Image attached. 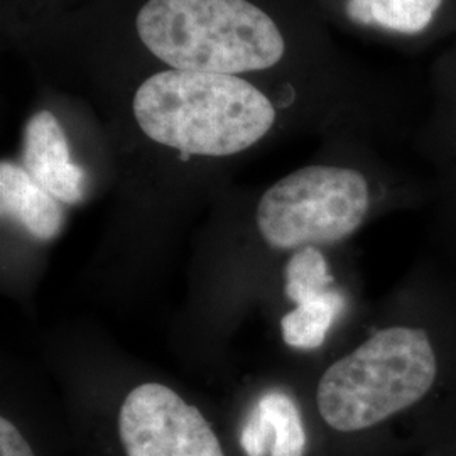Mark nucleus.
<instances>
[{
    "mask_svg": "<svg viewBox=\"0 0 456 456\" xmlns=\"http://www.w3.org/2000/svg\"><path fill=\"white\" fill-rule=\"evenodd\" d=\"M313 411L326 440L374 446L456 428V261L416 262L380 322L318 375Z\"/></svg>",
    "mask_w": 456,
    "mask_h": 456,
    "instance_id": "f257e3e1",
    "label": "nucleus"
},
{
    "mask_svg": "<svg viewBox=\"0 0 456 456\" xmlns=\"http://www.w3.org/2000/svg\"><path fill=\"white\" fill-rule=\"evenodd\" d=\"M433 201V181L418 173L379 183L357 166L308 164L265 190L256 224L265 244L291 254L345 244L380 208H418Z\"/></svg>",
    "mask_w": 456,
    "mask_h": 456,
    "instance_id": "f03ea898",
    "label": "nucleus"
},
{
    "mask_svg": "<svg viewBox=\"0 0 456 456\" xmlns=\"http://www.w3.org/2000/svg\"><path fill=\"white\" fill-rule=\"evenodd\" d=\"M132 114L152 142L203 158L244 152L271 132L277 118L269 97L240 77L173 68L142 82Z\"/></svg>",
    "mask_w": 456,
    "mask_h": 456,
    "instance_id": "7ed1b4c3",
    "label": "nucleus"
},
{
    "mask_svg": "<svg viewBox=\"0 0 456 456\" xmlns=\"http://www.w3.org/2000/svg\"><path fill=\"white\" fill-rule=\"evenodd\" d=\"M135 29L173 69L233 75L279 65L288 45L276 20L250 0H147Z\"/></svg>",
    "mask_w": 456,
    "mask_h": 456,
    "instance_id": "20e7f679",
    "label": "nucleus"
},
{
    "mask_svg": "<svg viewBox=\"0 0 456 456\" xmlns=\"http://www.w3.org/2000/svg\"><path fill=\"white\" fill-rule=\"evenodd\" d=\"M94 435L90 456H230L210 418L159 382L126 392Z\"/></svg>",
    "mask_w": 456,
    "mask_h": 456,
    "instance_id": "39448f33",
    "label": "nucleus"
},
{
    "mask_svg": "<svg viewBox=\"0 0 456 456\" xmlns=\"http://www.w3.org/2000/svg\"><path fill=\"white\" fill-rule=\"evenodd\" d=\"M414 146L435 184L436 248L456 259V37L431 69V102Z\"/></svg>",
    "mask_w": 456,
    "mask_h": 456,
    "instance_id": "423d86ee",
    "label": "nucleus"
},
{
    "mask_svg": "<svg viewBox=\"0 0 456 456\" xmlns=\"http://www.w3.org/2000/svg\"><path fill=\"white\" fill-rule=\"evenodd\" d=\"M237 456H316L323 433H314L313 421L293 392H262L233 424Z\"/></svg>",
    "mask_w": 456,
    "mask_h": 456,
    "instance_id": "0eeeda50",
    "label": "nucleus"
},
{
    "mask_svg": "<svg viewBox=\"0 0 456 456\" xmlns=\"http://www.w3.org/2000/svg\"><path fill=\"white\" fill-rule=\"evenodd\" d=\"M342 14L412 51L456 37V0H342Z\"/></svg>",
    "mask_w": 456,
    "mask_h": 456,
    "instance_id": "6e6552de",
    "label": "nucleus"
},
{
    "mask_svg": "<svg viewBox=\"0 0 456 456\" xmlns=\"http://www.w3.org/2000/svg\"><path fill=\"white\" fill-rule=\"evenodd\" d=\"M22 167L58 201L77 205L85 198L86 175L71 159L65 131L49 110H39L22 132Z\"/></svg>",
    "mask_w": 456,
    "mask_h": 456,
    "instance_id": "1a4fd4ad",
    "label": "nucleus"
},
{
    "mask_svg": "<svg viewBox=\"0 0 456 456\" xmlns=\"http://www.w3.org/2000/svg\"><path fill=\"white\" fill-rule=\"evenodd\" d=\"M0 208L4 218L14 220L41 242L56 239L65 222L60 201L11 161L0 164Z\"/></svg>",
    "mask_w": 456,
    "mask_h": 456,
    "instance_id": "9d476101",
    "label": "nucleus"
},
{
    "mask_svg": "<svg viewBox=\"0 0 456 456\" xmlns=\"http://www.w3.org/2000/svg\"><path fill=\"white\" fill-rule=\"evenodd\" d=\"M350 308L352 296L345 284L328 293L303 299L281 318L282 340L297 352H320L348 316Z\"/></svg>",
    "mask_w": 456,
    "mask_h": 456,
    "instance_id": "9b49d317",
    "label": "nucleus"
},
{
    "mask_svg": "<svg viewBox=\"0 0 456 456\" xmlns=\"http://www.w3.org/2000/svg\"><path fill=\"white\" fill-rule=\"evenodd\" d=\"M326 250L323 247H303L291 252L284 267V294L291 305L342 284Z\"/></svg>",
    "mask_w": 456,
    "mask_h": 456,
    "instance_id": "f8f14e48",
    "label": "nucleus"
}]
</instances>
